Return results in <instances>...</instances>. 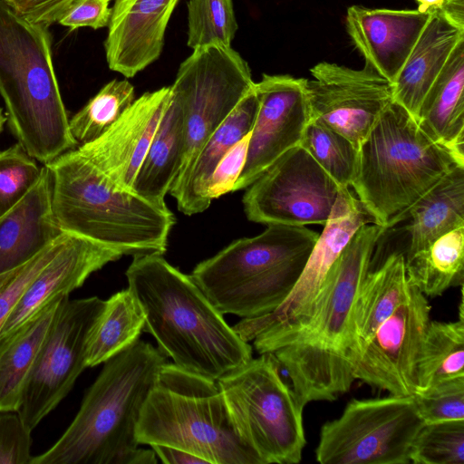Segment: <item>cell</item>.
Here are the masks:
<instances>
[{"label":"cell","instance_id":"obj_43","mask_svg":"<svg viewBox=\"0 0 464 464\" xmlns=\"http://www.w3.org/2000/svg\"><path fill=\"white\" fill-rule=\"evenodd\" d=\"M28 22L49 28L75 0H5Z\"/></svg>","mask_w":464,"mask_h":464},{"label":"cell","instance_id":"obj_10","mask_svg":"<svg viewBox=\"0 0 464 464\" xmlns=\"http://www.w3.org/2000/svg\"><path fill=\"white\" fill-rule=\"evenodd\" d=\"M413 395L353 399L325 422L315 450L321 464H408L423 426Z\"/></svg>","mask_w":464,"mask_h":464},{"label":"cell","instance_id":"obj_14","mask_svg":"<svg viewBox=\"0 0 464 464\" xmlns=\"http://www.w3.org/2000/svg\"><path fill=\"white\" fill-rule=\"evenodd\" d=\"M340 188L297 145L246 188L242 202L245 214L252 222L266 226H324Z\"/></svg>","mask_w":464,"mask_h":464},{"label":"cell","instance_id":"obj_25","mask_svg":"<svg viewBox=\"0 0 464 464\" xmlns=\"http://www.w3.org/2000/svg\"><path fill=\"white\" fill-rule=\"evenodd\" d=\"M464 39L426 92L415 119L432 140L464 161Z\"/></svg>","mask_w":464,"mask_h":464},{"label":"cell","instance_id":"obj_42","mask_svg":"<svg viewBox=\"0 0 464 464\" xmlns=\"http://www.w3.org/2000/svg\"><path fill=\"white\" fill-rule=\"evenodd\" d=\"M111 0H75L61 15L57 23L75 30L91 27L94 30L108 26L111 8Z\"/></svg>","mask_w":464,"mask_h":464},{"label":"cell","instance_id":"obj_22","mask_svg":"<svg viewBox=\"0 0 464 464\" xmlns=\"http://www.w3.org/2000/svg\"><path fill=\"white\" fill-rule=\"evenodd\" d=\"M63 233L53 213L49 172L43 165L35 184L0 217V274L25 264Z\"/></svg>","mask_w":464,"mask_h":464},{"label":"cell","instance_id":"obj_8","mask_svg":"<svg viewBox=\"0 0 464 464\" xmlns=\"http://www.w3.org/2000/svg\"><path fill=\"white\" fill-rule=\"evenodd\" d=\"M136 439L182 450L208 464H263L237 433L217 380L168 362L143 405Z\"/></svg>","mask_w":464,"mask_h":464},{"label":"cell","instance_id":"obj_44","mask_svg":"<svg viewBox=\"0 0 464 464\" xmlns=\"http://www.w3.org/2000/svg\"><path fill=\"white\" fill-rule=\"evenodd\" d=\"M150 447L164 464H208L203 459L174 447L159 444Z\"/></svg>","mask_w":464,"mask_h":464},{"label":"cell","instance_id":"obj_18","mask_svg":"<svg viewBox=\"0 0 464 464\" xmlns=\"http://www.w3.org/2000/svg\"><path fill=\"white\" fill-rule=\"evenodd\" d=\"M171 85L147 92L98 138L77 150L117 188L132 187L171 99Z\"/></svg>","mask_w":464,"mask_h":464},{"label":"cell","instance_id":"obj_34","mask_svg":"<svg viewBox=\"0 0 464 464\" xmlns=\"http://www.w3.org/2000/svg\"><path fill=\"white\" fill-rule=\"evenodd\" d=\"M299 145L339 187L351 188L357 167L358 150L346 137L311 120Z\"/></svg>","mask_w":464,"mask_h":464},{"label":"cell","instance_id":"obj_29","mask_svg":"<svg viewBox=\"0 0 464 464\" xmlns=\"http://www.w3.org/2000/svg\"><path fill=\"white\" fill-rule=\"evenodd\" d=\"M63 297L48 304L0 340V411H17L28 376Z\"/></svg>","mask_w":464,"mask_h":464},{"label":"cell","instance_id":"obj_30","mask_svg":"<svg viewBox=\"0 0 464 464\" xmlns=\"http://www.w3.org/2000/svg\"><path fill=\"white\" fill-rule=\"evenodd\" d=\"M146 324L143 309L128 287L105 301L104 307L91 332L87 367H93L125 351L135 343Z\"/></svg>","mask_w":464,"mask_h":464},{"label":"cell","instance_id":"obj_32","mask_svg":"<svg viewBox=\"0 0 464 464\" xmlns=\"http://www.w3.org/2000/svg\"><path fill=\"white\" fill-rule=\"evenodd\" d=\"M410 285L426 297L441 295L464 282V227L433 241L429 246L404 257Z\"/></svg>","mask_w":464,"mask_h":464},{"label":"cell","instance_id":"obj_40","mask_svg":"<svg viewBox=\"0 0 464 464\" xmlns=\"http://www.w3.org/2000/svg\"><path fill=\"white\" fill-rule=\"evenodd\" d=\"M31 433L17 411H0V464H30Z\"/></svg>","mask_w":464,"mask_h":464},{"label":"cell","instance_id":"obj_1","mask_svg":"<svg viewBox=\"0 0 464 464\" xmlns=\"http://www.w3.org/2000/svg\"><path fill=\"white\" fill-rule=\"evenodd\" d=\"M386 230L372 223L354 233L327 273L308 319L270 353L286 372L303 408L311 401L336 400L355 381L351 362L352 312Z\"/></svg>","mask_w":464,"mask_h":464},{"label":"cell","instance_id":"obj_17","mask_svg":"<svg viewBox=\"0 0 464 464\" xmlns=\"http://www.w3.org/2000/svg\"><path fill=\"white\" fill-rule=\"evenodd\" d=\"M254 89L259 108L246 160L233 191L246 188L283 154L299 145L311 121L305 79L263 74Z\"/></svg>","mask_w":464,"mask_h":464},{"label":"cell","instance_id":"obj_21","mask_svg":"<svg viewBox=\"0 0 464 464\" xmlns=\"http://www.w3.org/2000/svg\"><path fill=\"white\" fill-rule=\"evenodd\" d=\"M430 12L371 9L353 5L347 9V32L365 64L393 82L408 59Z\"/></svg>","mask_w":464,"mask_h":464},{"label":"cell","instance_id":"obj_11","mask_svg":"<svg viewBox=\"0 0 464 464\" xmlns=\"http://www.w3.org/2000/svg\"><path fill=\"white\" fill-rule=\"evenodd\" d=\"M350 188H340L324 229L286 299L273 312L242 319L232 326L242 340L253 341L259 354L272 353L305 323L327 273L354 233L363 225L377 224Z\"/></svg>","mask_w":464,"mask_h":464},{"label":"cell","instance_id":"obj_12","mask_svg":"<svg viewBox=\"0 0 464 464\" xmlns=\"http://www.w3.org/2000/svg\"><path fill=\"white\" fill-rule=\"evenodd\" d=\"M254 85L247 63L230 46L194 49L180 63L171 88L185 108L186 142L176 179Z\"/></svg>","mask_w":464,"mask_h":464},{"label":"cell","instance_id":"obj_39","mask_svg":"<svg viewBox=\"0 0 464 464\" xmlns=\"http://www.w3.org/2000/svg\"><path fill=\"white\" fill-rule=\"evenodd\" d=\"M424 423L464 420V377L440 382L412 394Z\"/></svg>","mask_w":464,"mask_h":464},{"label":"cell","instance_id":"obj_20","mask_svg":"<svg viewBox=\"0 0 464 464\" xmlns=\"http://www.w3.org/2000/svg\"><path fill=\"white\" fill-rule=\"evenodd\" d=\"M122 256L92 240L67 233L59 251L38 273L6 320L0 340L53 300L82 286L92 273Z\"/></svg>","mask_w":464,"mask_h":464},{"label":"cell","instance_id":"obj_3","mask_svg":"<svg viewBox=\"0 0 464 464\" xmlns=\"http://www.w3.org/2000/svg\"><path fill=\"white\" fill-rule=\"evenodd\" d=\"M167 357L138 340L104 362L76 416L30 464H156L153 450L138 449L136 428Z\"/></svg>","mask_w":464,"mask_h":464},{"label":"cell","instance_id":"obj_2","mask_svg":"<svg viewBox=\"0 0 464 464\" xmlns=\"http://www.w3.org/2000/svg\"><path fill=\"white\" fill-rule=\"evenodd\" d=\"M126 277L145 314L144 332L176 365L218 380L253 358L252 346L163 255L134 256Z\"/></svg>","mask_w":464,"mask_h":464},{"label":"cell","instance_id":"obj_6","mask_svg":"<svg viewBox=\"0 0 464 464\" xmlns=\"http://www.w3.org/2000/svg\"><path fill=\"white\" fill-rule=\"evenodd\" d=\"M457 166H464V161L432 140L392 101L358 149L351 188L377 224L390 229Z\"/></svg>","mask_w":464,"mask_h":464},{"label":"cell","instance_id":"obj_24","mask_svg":"<svg viewBox=\"0 0 464 464\" xmlns=\"http://www.w3.org/2000/svg\"><path fill=\"white\" fill-rule=\"evenodd\" d=\"M258 108L259 100L253 89L208 139L190 166L174 180L169 193L180 212L192 216L208 208L211 200L207 188L210 176L223 156L251 131Z\"/></svg>","mask_w":464,"mask_h":464},{"label":"cell","instance_id":"obj_19","mask_svg":"<svg viewBox=\"0 0 464 464\" xmlns=\"http://www.w3.org/2000/svg\"><path fill=\"white\" fill-rule=\"evenodd\" d=\"M179 0H114L104 42L111 71L126 78L160 55L168 23Z\"/></svg>","mask_w":464,"mask_h":464},{"label":"cell","instance_id":"obj_46","mask_svg":"<svg viewBox=\"0 0 464 464\" xmlns=\"http://www.w3.org/2000/svg\"><path fill=\"white\" fill-rule=\"evenodd\" d=\"M5 121H6V117L3 112V109L0 108V133L4 128Z\"/></svg>","mask_w":464,"mask_h":464},{"label":"cell","instance_id":"obj_26","mask_svg":"<svg viewBox=\"0 0 464 464\" xmlns=\"http://www.w3.org/2000/svg\"><path fill=\"white\" fill-rule=\"evenodd\" d=\"M410 287L401 252L391 253L378 268L367 273L352 312L353 368L379 326L406 299Z\"/></svg>","mask_w":464,"mask_h":464},{"label":"cell","instance_id":"obj_33","mask_svg":"<svg viewBox=\"0 0 464 464\" xmlns=\"http://www.w3.org/2000/svg\"><path fill=\"white\" fill-rule=\"evenodd\" d=\"M134 87L127 80L106 83L72 118L69 128L78 144L102 134L133 102Z\"/></svg>","mask_w":464,"mask_h":464},{"label":"cell","instance_id":"obj_7","mask_svg":"<svg viewBox=\"0 0 464 464\" xmlns=\"http://www.w3.org/2000/svg\"><path fill=\"white\" fill-rule=\"evenodd\" d=\"M319 234L305 226L269 225L198 264L191 279L222 314H267L289 295Z\"/></svg>","mask_w":464,"mask_h":464},{"label":"cell","instance_id":"obj_35","mask_svg":"<svg viewBox=\"0 0 464 464\" xmlns=\"http://www.w3.org/2000/svg\"><path fill=\"white\" fill-rule=\"evenodd\" d=\"M187 6L188 47L230 46L238 28L232 0H188Z\"/></svg>","mask_w":464,"mask_h":464},{"label":"cell","instance_id":"obj_13","mask_svg":"<svg viewBox=\"0 0 464 464\" xmlns=\"http://www.w3.org/2000/svg\"><path fill=\"white\" fill-rule=\"evenodd\" d=\"M104 304L97 296L62 299L17 410L29 430L58 406L87 368L88 340Z\"/></svg>","mask_w":464,"mask_h":464},{"label":"cell","instance_id":"obj_4","mask_svg":"<svg viewBox=\"0 0 464 464\" xmlns=\"http://www.w3.org/2000/svg\"><path fill=\"white\" fill-rule=\"evenodd\" d=\"M45 166L53 213L63 232L122 255H164L176 221L167 205L117 188L77 148Z\"/></svg>","mask_w":464,"mask_h":464},{"label":"cell","instance_id":"obj_27","mask_svg":"<svg viewBox=\"0 0 464 464\" xmlns=\"http://www.w3.org/2000/svg\"><path fill=\"white\" fill-rule=\"evenodd\" d=\"M185 142V108L172 91L169 104L134 180L133 192L157 205H166L165 196L180 169Z\"/></svg>","mask_w":464,"mask_h":464},{"label":"cell","instance_id":"obj_38","mask_svg":"<svg viewBox=\"0 0 464 464\" xmlns=\"http://www.w3.org/2000/svg\"><path fill=\"white\" fill-rule=\"evenodd\" d=\"M66 234L25 264L0 274V332L33 280L59 251Z\"/></svg>","mask_w":464,"mask_h":464},{"label":"cell","instance_id":"obj_45","mask_svg":"<svg viewBox=\"0 0 464 464\" xmlns=\"http://www.w3.org/2000/svg\"><path fill=\"white\" fill-rule=\"evenodd\" d=\"M418 10L420 12H430L434 9H441L446 0H416Z\"/></svg>","mask_w":464,"mask_h":464},{"label":"cell","instance_id":"obj_5","mask_svg":"<svg viewBox=\"0 0 464 464\" xmlns=\"http://www.w3.org/2000/svg\"><path fill=\"white\" fill-rule=\"evenodd\" d=\"M0 96L8 126L43 165L78 143L53 69L48 28L28 22L0 0Z\"/></svg>","mask_w":464,"mask_h":464},{"label":"cell","instance_id":"obj_37","mask_svg":"<svg viewBox=\"0 0 464 464\" xmlns=\"http://www.w3.org/2000/svg\"><path fill=\"white\" fill-rule=\"evenodd\" d=\"M36 161L18 142L0 151V217L38 180L42 167Z\"/></svg>","mask_w":464,"mask_h":464},{"label":"cell","instance_id":"obj_9","mask_svg":"<svg viewBox=\"0 0 464 464\" xmlns=\"http://www.w3.org/2000/svg\"><path fill=\"white\" fill-rule=\"evenodd\" d=\"M217 382L237 433L263 464L301 461L306 443L304 408L272 353L252 358Z\"/></svg>","mask_w":464,"mask_h":464},{"label":"cell","instance_id":"obj_41","mask_svg":"<svg viewBox=\"0 0 464 464\" xmlns=\"http://www.w3.org/2000/svg\"><path fill=\"white\" fill-rule=\"evenodd\" d=\"M250 132L238 140L217 164L207 188V195L210 200L233 192L246 160Z\"/></svg>","mask_w":464,"mask_h":464},{"label":"cell","instance_id":"obj_23","mask_svg":"<svg viewBox=\"0 0 464 464\" xmlns=\"http://www.w3.org/2000/svg\"><path fill=\"white\" fill-rule=\"evenodd\" d=\"M464 39V25L440 9L430 17L403 67L392 82V99L413 118L430 85L456 45Z\"/></svg>","mask_w":464,"mask_h":464},{"label":"cell","instance_id":"obj_15","mask_svg":"<svg viewBox=\"0 0 464 464\" xmlns=\"http://www.w3.org/2000/svg\"><path fill=\"white\" fill-rule=\"evenodd\" d=\"M305 79L311 120L346 137L358 150L382 111L393 101L392 83L368 64L353 69L321 62Z\"/></svg>","mask_w":464,"mask_h":464},{"label":"cell","instance_id":"obj_36","mask_svg":"<svg viewBox=\"0 0 464 464\" xmlns=\"http://www.w3.org/2000/svg\"><path fill=\"white\" fill-rule=\"evenodd\" d=\"M414 464H464V420L424 423L412 441Z\"/></svg>","mask_w":464,"mask_h":464},{"label":"cell","instance_id":"obj_28","mask_svg":"<svg viewBox=\"0 0 464 464\" xmlns=\"http://www.w3.org/2000/svg\"><path fill=\"white\" fill-rule=\"evenodd\" d=\"M409 244L404 257L441 236L464 227V166H457L422 195L403 215Z\"/></svg>","mask_w":464,"mask_h":464},{"label":"cell","instance_id":"obj_31","mask_svg":"<svg viewBox=\"0 0 464 464\" xmlns=\"http://www.w3.org/2000/svg\"><path fill=\"white\" fill-rule=\"evenodd\" d=\"M464 377L463 295L459 319L454 322L430 321L419 353L413 394L427 392L434 385Z\"/></svg>","mask_w":464,"mask_h":464},{"label":"cell","instance_id":"obj_16","mask_svg":"<svg viewBox=\"0 0 464 464\" xmlns=\"http://www.w3.org/2000/svg\"><path fill=\"white\" fill-rule=\"evenodd\" d=\"M426 296L411 285L406 299L376 330L353 368L354 380L394 395H412L416 364L430 321Z\"/></svg>","mask_w":464,"mask_h":464}]
</instances>
